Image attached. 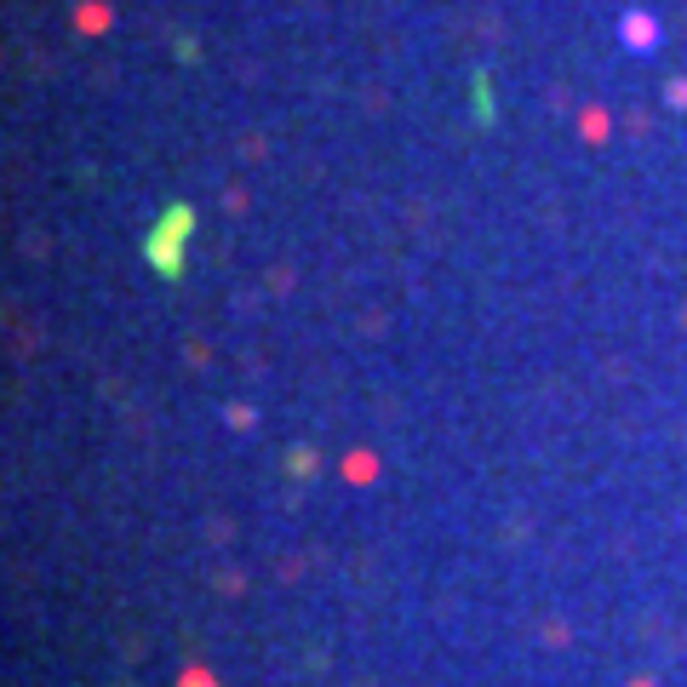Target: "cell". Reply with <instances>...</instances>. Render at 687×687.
Instances as JSON below:
<instances>
[{"label":"cell","mask_w":687,"mask_h":687,"mask_svg":"<svg viewBox=\"0 0 687 687\" xmlns=\"http://www.w3.org/2000/svg\"><path fill=\"white\" fill-rule=\"evenodd\" d=\"M144 258L155 263V275H167V281H179V275H184V241H172L167 230H149Z\"/></svg>","instance_id":"cell-1"},{"label":"cell","mask_w":687,"mask_h":687,"mask_svg":"<svg viewBox=\"0 0 687 687\" xmlns=\"http://www.w3.org/2000/svg\"><path fill=\"white\" fill-rule=\"evenodd\" d=\"M625 35H630V47H636V52H648V47H653V24H648V17H625Z\"/></svg>","instance_id":"cell-2"}]
</instances>
